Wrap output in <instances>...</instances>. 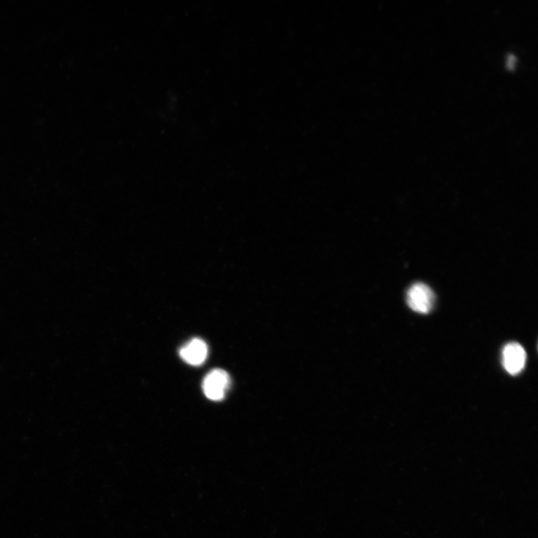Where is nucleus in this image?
I'll return each instance as SVG.
<instances>
[{
    "label": "nucleus",
    "instance_id": "1",
    "mask_svg": "<svg viewBox=\"0 0 538 538\" xmlns=\"http://www.w3.org/2000/svg\"><path fill=\"white\" fill-rule=\"evenodd\" d=\"M435 296L432 289L425 283H417L412 285L407 293V303L415 312L427 314L434 305Z\"/></svg>",
    "mask_w": 538,
    "mask_h": 538
},
{
    "label": "nucleus",
    "instance_id": "2",
    "mask_svg": "<svg viewBox=\"0 0 538 538\" xmlns=\"http://www.w3.org/2000/svg\"><path fill=\"white\" fill-rule=\"evenodd\" d=\"M230 377L224 370L214 369L209 373L203 382L205 396L210 400H222L230 386Z\"/></svg>",
    "mask_w": 538,
    "mask_h": 538
},
{
    "label": "nucleus",
    "instance_id": "3",
    "mask_svg": "<svg viewBox=\"0 0 538 538\" xmlns=\"http://www.w3.org/2000/svg\"><path fill=\"white\" fill-rule=\"evenodd\" d=\"M526 362V352L517 342H511L502 351V365L511 375L523 371Z\"/></svg>",
    "mask_w": 538,
    "mask_h": 538
},
{
    "label": "nucleus",
    "instance_id": "4",
    "mask_svg": "<svg viewBox=\"0 0 538 538\" xmlns=\"http://www.w3.org/2000/svg\"><path fill=\"white\" fill-rule=\"evenodd\" d=\"M182 359L190 365L199 366L204 363L208 356L207 343L201 339H192L180 350Z\"/></svg>",
    "mask_w": 538,
    "mask_h": 538
},
{
    "label": "nucleus",
    "instance_id": "5",
    "mask_svg": "<svg viewBox=\"0 0 538 538\" xmlns=\"http://www.w3.org/2000/svg\"><path fill=\"white\" fill-rule=\"evenodd\" d=\"M517 62V58L515 56L509 54L507 57V67L509 70H514Z\"/></svg>",
    "mask_w": 538,
    "mask_h": 538
}]
</instances>
